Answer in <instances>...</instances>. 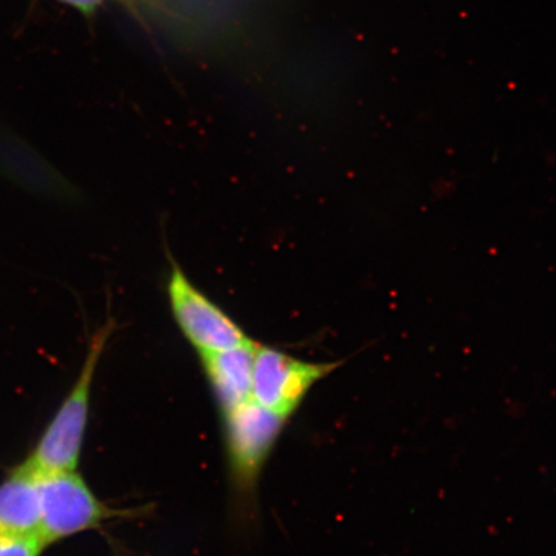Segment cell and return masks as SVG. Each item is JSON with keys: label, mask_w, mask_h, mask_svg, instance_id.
I'll list each match as a JSON object with an SVG mask.
<instances>
[{"label": "cell", "mask_w": 556, "mask_h": 556, "mask_svg": "<svg viewBox=\"0 0 556 556\" xmlns=\"http://www.w3.org/2000/svg\"><path fill=\"white\" fill-rule=\"evenodd\" d=\"M113 331V319H109L90 339L79 377L27 457L26 463L34 470L52 472L78 468L97 366Z\"/></svg>", "instance_id": "6da1fadb"}, {"label": "cell", "mask_w": 556, "mask_h": 556, "mask_svg": "<svg viewBox=\"0 0 556 556\" xmlns=\"http://www.w3.org/2000/svg\"><path fill=\"white\" fill-rule=\"evenodd\" d=\"M41 519L39 538L47 546L96 530L134 511L104 505L76 470L39 472Z\"/></svg>", "instance_id": "7a4b0ae2"}, {"label": "cell", "mask_w": 556, "mask_h": 556, "mask_svg": "<svg viewBox=\"0 0 556 556\" xmlns=\"http://www.w3.org/2000/svg\"><path fill=\"white\" fill-rule=\"evenodd\" d=\"M166 291L178 328L199 354L231 350L250 342L240 326L201 293L177 263H173Z\"/></svg>", "instance_id": "3957f363"}, {"label": "cell", "mask_w": 556, "mask_h": 556, "mask_svg": "<svg viewBox=\"0 0 556 556\" xmlns=\"http://www.w3.org/2000/svg\"><path fill=\"white\" fill-rule=\"evenodd\" d=\"M340 366L342 363H305L274 348L256 344L253 400L268 412L288 420L313 386Z\"/></svg>", "instance_id": "277c9868"}, {"label": "cell", "mask_w": 556, "mask_h": 556, "mask_svg": "<svg viewBox=\"0 0 556 556\" xmlns=\"http://www.w3.org/2000/svg\"><path fill=\"white\" fill-rule=\"evenodd\" d=\"M287 421L253 399L225 413L229 462L241 489L255 484Z\"/></svg>", "instance_id": "5b68a950"}, {"label": "cell", "mask_w": 556, "mask_h": 556, "mask_svg": "<svg viewBox=\"0 0 556 556\" xmlns=\"http://www.w3.org/2000/svg\"><path fill=\"white\" fill-rule=\"evenodd\" d=\"M0 178L50 203H81L78 187L25 138L3 125H0Z\"/></svg>", "instance_id": "8992f818"}, {"label": "cell", "mask_w": 556, "mask_h": 556, "mask_svg": "<svg viewBox=\"0 0 556 556\" xmlns=\"http://www.w3.org/2000/svg\"><path fill=\"white\" fill-rule=\"evenodd\" d=\"M255 348L256 343L250 340L231 350L200 354L224 414L253 399Z\"/></svg>", "instance_id": "52a82bcc"}, {"label": "cell", "mask_w": 556, "mask_h": 556, "mask_svg": "<svg viewBox=\"0 0 556 556\" xmlns=\"http://www.w3.org/2000/svg\"><path fill=\"white\" fill-rule=\"evenodd\" d=\"M39 472L25 462L0 482V532L39 536Z\"/></svg>", "instance_id": "ba28073f"}, {"label": "cell", "mask_w": 556, "mask_h": 556, "mask_svg": "<svg viewBox=\"0 0 556 556\" xmlns=\"http://www.w3.org/2000/svg\"><path fill=\"white\" fill-rule=\"evenodd\" d=\"M46 547L38 534L0 532V556H40Z\"/></svg>", "instance_id": "9c48e42d"}, {"label": "cell", "mask_w": 556, "mask_h": 556, "mask_svg": "<svg viewBox=\"0 0 556 556\" xmlns=\"http://www.w3.org/2000/svg\"><path fill=\"white\" fill-rule=\"evenodd\" d=\"M61 2L73 5L74 9L81 12L90 13L93 12L97 7H100L104 0H61Z\"/></svg>", "instance_id": "30bf717a"}]
</instances>
